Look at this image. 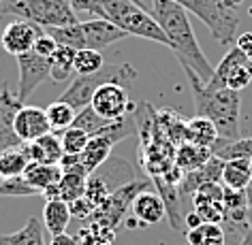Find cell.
Segmentation results:
<instances>
[{"label":"cell","mask_w":252,"mask_h":245,"mask_svg":"<svg viewBox=\"0 0 252 245\" xmlns=\"http://www.w3.org/2000/svg\"><path fill=\"white\" fill-rule=\"evenodd\" d=\"M111 194V190H109V186L105 184V179L100 177L98 173H92L90 177H88V184H86V194L84 196L90 200V203H94V205H103L105 200H107V196Z\"/></svg>","instance_id":"34"},{"label":"cell","mask_w":252,"mask_h":245,"mask_svg":"<svg viewBox=\"0 0 252 245\" xmlns=\"http://www.w3.org/2000/svg\"><path fill=\"white\" fill-rule=\"evenodd\" d=\"M103 4L107 11V20L113 22L128 36H139V39L167 45V36L162 32V28L141 2H135V0H103Z\"/></svg>","instance_id":"4"},{"label":"cell","mask_w":252,"mask_h":245,"mask_svg":"<svg viewBox=\"0 0 252 245\" xmlns=\"http://www.w3.org/2000/svg\"><path fill=\"white\" fill-rule=\"evenodd\" d=\"M184 222H186V228L188 230H194V228H199V226L203 224V219L199 218L197 211H190V213H186V216H184Z\"/></svg>","instance_id":"41"},{"label":"cell","mask_w":252,"mask_h":245,"mask_svg":"<svg viewBox=\"0 0 252 245\" xmlns=\"http://www.w3.org/2000/svg\"><path fill=\"white\" fill-rule=\"evenodd\" d=\"M4 17L32 22L43 30L77 24L68 0H4L0 4V20Z\"/></svg>","instance_id":"3"},{"label":"cell","mask_w":252,"mask_h":245,"mask_svg":"<svg viewBox=\"0 0 252 245\" xmlns=\"http://www.w3.org/2000/svg\"><path fill=\"white\" fill-rule=\"evenodd\" d=\"M36 194L39 192L24 179V175H20V177H7L0 181V196L22 198V196H36Z\"/></svg>","instance_id":"33"},{"label":"cell","mask_w":252,"mask_h":245,"mask_svg":"<svg viewBox=\"0 0 252 245\" xmlns=\"http://www.w3.org/2000/svg\"><path fill=\"white\" fill-rule=\"evenodd\" d=\"M220 184L231 190H246L252 184V162L250 160H229L224 162Z\"/></svg>","instance_id":"23"},{"label":"cell","mask_w":252,"mask_h":245,"mask_svg":"<svg viewBox=\"0 0 252 245\" xmlns=\"http://www.w3.org/2000/svg\"><path fill=\"white\" fill-rule=\"evenodd\" d=\"M235 47L239 49V52H244L246 55H250L252 54V32L239 34V39L235 41Z\"/></svg>","instance_id":"39"},{"label":"cell","mask_w":252,"mask_h":245,"mask_svg":"<svg viewBox=\"0 0 252 245\" xmlns=\"http://www.w3.org/2000/svg\"><path fill=\"white\" fill-rule=\"evenodd\" d=\"M49 245H79V239L77 237H71V235H58V237H52V243Z\"/></svg>","instance_id":"40"},{"label":"cell","mask_w":252,"mask_h":245,"mask_svg":"<svg viewBox=\"0 0 252 245\" xmlns=\"http://www.w3.org/2000/svg\"><path fill=\"white\" fill-rule=\"evenodd\" d=\"M68 4H71V9L75 11V15L84 13V15L107 20V11H105L103 0H68Z\"/></svg>","instance_id":"35"},{"label":"cell","mask_w":252,"mask_h":245,"mask_svg":"<svg viewBox=\"0 0 252 245\" xmlns=\"http://www.w3.org/2000/svg\"><path fill=\"white\" fill-rule=\"evenodd\" d=\"M105 66L103 54L96 49H79L75 52V77H86V75H94Z\"/></svg>","instance_id":"30"},{"label":"cell","mask_w":252,"mask_h":245,"mask_svg":"<svg viewBox=\"0 0 252 245\" xmlns=\"http://www.w3.org/2000/svg\"><path fill=\"white\" fill-rule=\"evenodd\" d=\"M194 98V111L199 117H207L218 128L220 139H239V111L242 96L231 87L203 83L192 71H184Z\"/></svg>","instance_id":"2"},{"label":"cell","mask_w":252,"mask_h":245,"mask_svg":"<svg viewBox=\"0 0 252 245\" xmlns=\"http://www.w3.org/2000/svg\"><path fill=\"white\" fill-rule=\"evenodd\" d=\"M135 2H141V0H135Z\"/></svg>","instance_id":"46"},{"label":"cell","mask_w":252,"mask_h":245,"mask_svg":"<svg viewBox=\"0 0 252 245\" xmlns=\"http://www.w3.org/2000/svg\"><path fill=\"white\" fill-rule=\"evenodd\" d=\"M90 173L86 171V166L77 162V164L62 168V177L56 186H52L49 190L41 194L47 200H64V203H73V200L81 198L86 194V184Z\"/></svg>","instance_id":"12"},{"label":"cell","mask_w":252,"mask_h":245,"mask_svg":"<svg viewBox=\"0 0 252 245\" xmlns=\"http://www.w3.org/2000/svg\"><path fill=\"white\" fill-rule=\"evenodd\" d=\"M218 141V128L214 126V122H210L207 117L194 115L192 119L186 122V143L199 147H210Z\"/></svg>","instance_id":"21"},{"label":"cell","mask_w":252,"mask_h":245,"mask_svg":"<svg viewBox=\"0 0 252 245\" xmlns=\"http://www.w3.org/2000/svg\"><path fill=\"white\" fill-rule=\"evenodd\" d=\"M22 107L24 103L9 90V85L0 87V154L24 145L15 135V115Z\"/></svg>","instance_id":"11"},{"label":"cell","mask_w":252,"mask_h":245,"mask_svg":"<svg viewBox=\"0 0 252 245\" xmlns=\"http://www.w3.org/2000/svg\"><path fill=\"white\" fill-rule=\"evenodd\" d=\"M130 209H133V218H137L141 224H146V226L158 224L160 219L167 216L165 200L160 198L158 192H150V190L141 192L139 196L133 200Z\"/></svg>","instance_id":"17"},{"label":"cell","mask_w":252,"mask_h":245,"mask_svg":"<svg viewBox=\"0 0 252 245\" xmlns=\"http://www.w3.org/2000/svg\"><path fill=\"white\" fill-rule=\"evenodd\" d=\"M250 162H252V160H250Z\"/></svg>","instance_id":"48"},{"label":"cell","mask_w":252,"mask_h":245,"mask_svg":"<svg viewBox=\"0 0 252 245\" xmlns=\"http://www.w3.org/2000/svg\"><path fill=\"white\" fill-rule=\"evenodd\" d=\"M239 245H252V224H250V228L246 230V235L242 237V241H239Z\"/></svg>","instance_id":"44"},{"label":"cell","mask_w":252,"mask_h":245,"mask_svg":"<svg viewBox=\"0 0 252 245\" xmlns=\"http://www.w3.org/2000/svg\"><path fill=\"white\" fill-rule=\"evenodd\" d=\"M49 64H52V79L56 83L75 79V49L58 45L56 54L49 58Z\"/></svg>","instance_id":"25"},{"label":"cell","mask_w":252,"mask_h":245,"mask_svg":"<svg viewBox=\"0 0 252 245\" xmlns=\"http://www.w3.org/2000/svg\"><path fill=\"white\" fill-rule=\"evenodd\" d=\"M45 32L58 43L60 47H71L75 52L86 49V36L81 30V22L71 24V26H62V28H49Z\"/></svg>","instance_id":"28"},{"label":"cell","mask_w":252,"mask_h":245,"mask_svg":"<svg viewBox=\"0 0 252 245\" xmlns=\"http://www.w3.org/2000/svg\"><path fill=\"white\" fill-rule=\"evenodd\" d=\"M111 124L113 122H109V119H105V117H100L98 113L92 109V107H86V109L77 111V117H75L73 126L86 130L90 136H94V135H100L105 128H109Z\"/></svg>","instance_id":"31"},{"label":"cell","mask_w":252,"mask_h":245,"mask_svg":"<svg viewBox=\"0 0 252 245\" xmlns=\"http://www.w3.org/2000/svg\"><path fill=\"white\" fill-rule=\"evenodd\" d=\"M60 177H62L60 164H36V162H30L28 168L24 171V179L39 194H43L52 186H56L60 181Z\"/></svg>","instance_id":"18"},{"label":"cell","mask_w":252,"mask_h":245,"mask_svg":"<svg viewBox=\"0 0 252 245\" xmlns=\"http://www.w3.org/2000/svg\"><path fill=\"white\" fill-rule=\"evenodd\" d=\"M152 15L162 28L167 36V47L175 54L182 68L192 71L203 83H207L214 77V66L201 52L186 11L173 0H152Z\"/></svg>","instance_id":"1"},{"label":"cell","mask_w":252,"mask_h":245,"mask_svg":"<svg viewBox=\"0 0 252 245\" xmlns=\"http://www.w3.org/2000/svg\"><path fill=\"white\" fill-rule=\"evenodd\" d=\"M0 245H47L43 237V222L32 216L17 232L0 235Z\"/></svg>","instance_id":"22"},{"label":"cell","mask_w":252,"mask_h":245,"mask_svg":"<svg viewBox=\"0 0 252 245\" xmlns=\"http://www.w3.org/2000/svg\"><path fill=\"white\" fill-rule=\"evenodd\" d=\"M222 168H224V160L212 156L201 168L184 173V179H182V184L178 186L180 196H184V194H190L192 196V194L205 184H220V179H222Z\"/></svg>","instance_id":"15"},{"label":"cell","mask_w":252,"mask_h":245,"mask_svg":"<svg viewBox=\"0 0 252 245\" xmlns=\"http://www.w3.org/2000/svg\"><path fill=\"white\" fill-rule=\"evenodd\" d=\"M81 30H84L86 36V49H96V52H103L105 47H109L118 41H124L128 36L113 22L103 20V17H92V20L81 22Z\"/></svg>","instance_id":"14"},{"label":"cell","mask_w":252,"mask_h":245,"mask_svg":"<svg viewBox=\"0 0 252 245\" xmlns=\"http://www.w3.org/2000/svg\"><path fill=\"white\" fill-rule=\"evenodd\" d=\"M71 218V209H68V203H64V200H47L45 207H43V224L52 232V237L64 235Z\"/></svg>","instance_id":"20"},{"label":"cell","mask_w":252,"mask_h":245,"mask_svg":"<svg viewBox=\"0 0 252 245\" xmlns=\"http://www.w3.org/2000/svg\"><path fill=\"white\" fill-rule=\"evenodd\" d=\"M250 81H252V71L248 64H244V66L235 68V71L226 77V87H231V90H235V92H242Z\"/></svg>","instance_id":"36"},{"label":"cell","mask_w":252,"mask_h":245,"mask_svg":"<svg viewBox=\"0 0 252 245\" xmlns=\"http://www.w3.org/2000/svg\"><path fill=\"white\" fill-rule=\"evenodd\" d=\"M2 2H4V0H0V4H2Z\"/></svg>","instance_id":"45"},{"label":"cell","mask_w":252,"mask_h":245,"mask_svg":"<svg viewBox=\"0 0 252 245\" xmlns=\"http://www.w3.org/2000/svg\"><path fill=\"white\" fill-rule=\"evenodd\" d=\"M43 32H45V30L32 22L13 20L2 28V32H0V47H2L7 54L17 58V55H22V54L32 52L36 39H39Z\"/></svg>","instance_id":"10"},{"label":"cell","mask_w":252,"mask_h":245,"mask_svg":"<svg viewBox=\"0 0 252 245\" xmlns=\"http://www.w3.org/2000/svg\"><path fill=\"white\" fill-rule=\"evenodd\" d=\"M186 13H192L210 28L212 36L222 45H231L235 41V28L239 24L237 11L222 7L220 0H173Z\"/></svg>","instance_id":"6"},{"label":"cell","mask_w":252,"mask_h":245,"mask_svg":"<svg viewBox=\"0 0 252 245\" xmlns=\"http://www.w3.org/2000/svg\"><path fill=\"white\" fill-rule=\"evenodd\" d=\"M52 133V126H49V119L45 109L41 107H30L24 105L15 115V135L20 136L22 143H32L41 136H45Z\"/></svg>","instance_id":"13"},{"label":"cell","mask_w":252,"mask_h":245,"mask_svg":"<svg viewBox=\"0 0 252 245\" xmlns=\"http://www.w3.org/2000/svg\"><path fill=\"white\" fill-rule=\"evenodd\" d=\"M154 181H148V179H135L130 184H126L122 188H118L116 192H111L107 200L103 205L96 207V211L92 213V222L98 224V226H105V228H116V226L122 222L126 209L133 205V200L139 196L141 192H146L152 188Z\"/></svg>","instance_id":"7"},{"label":"cell","mask_w":252,"mask_h":245,"mask_svg":"<svg viewBox=\"0 0 252 245\" xmlns=\"http://www.w3.org/2000/svg\"><path fill=\"white\" fill-rule=\"evenodd\" d=\"M15 60H17V98L26 105L30 94L45 79L52 77V64H49V58H43V55L34 52L22 54Z\"/></svg>","instance_id":"9"},{"label":"cell","mask_w":252,"mask_h":245,"mask_svg":"<svg viewBox=\"0 0 252 245\" xmlns=\"http://www.w3.org/2000/svg\"><path fill=\"white\" fill-rule=\"evenodd\" d=\"M220 2H222V7L229 9V11H239V7H242L246 0H220Z\"/></svg>","instance_id":"42"},{"label":"cell","mask_w":252,"mask_h":245,"mask_svg":"<svg viewBox=\"0 0 252 245\" xmlns=\"http://www.w3.org/2000/svg\"><path fill=\"white\" fill-rule=\"evenodd\" d=\"M250 13H252V11H250Z\"/></svg>","instance_id":"47"},{"label":"cell","mask_w":252,"mask_h":245,"mask_svg":"<svg viewBox=\"0 0 252 245\" xmlns=\"http://www.w3.org/2000/svg\"><path fill=\"white\" fill-rule=\"evenodd\" d=\"M30 158L26 154V147H15V149H7V152L0 154V177H20L24 171L28 168Z\"/></svg>","instance_id":"26"},{"label":"cell","mask_w":252,"mask_h":245,"mask_svg":"<svg viewBox=\"0 0 252 245\" xmlns=\"http://www.w3.org/2000/svg\"><path fill=\"white\" fill-rule=\"evenodd\" d=\"M60 141H62V149L64 154H73V156H79L81 152L86 149L88 141H90V135L81 128H66L64 133H60Z\"/></svg>","instance_id":"32"},{"label":"cell","mask_w":252,"mask_h":245,"mask_svg":"<svg viewBox=\"0 0 252 245\" xmlns=\"http://www.w3.org/2000/svg\"><path fill=\"white\" fill-rule=\"evenodd\" d=\"M90 107L98 113L100 117L109 119V122H118L126 115L137 111V105L133 103L126 85L122 83H105L100 85L92 96Z\"/></svg>","instance_id":"8"},{"label":"cell","mask_w":252,"mask_h":245,"mask_svg":"<svg viewBox=\"0 0 252 245\" xmlns=\"http://www.w3.org/2000/svg\"><path fill=\"white\" fill-rule=\"evenodd\" d=\"M137 79V68L128 62L122 64H105L98 73L94 75H86V77H75L64 94L60 96V100H64L73 107L75 111H81L86 107H90L94 92L105 83H122V85H130Z\"/></svg>","instance_id":"5"},{"label":"cell","mask_w":252,"mask_h":245,"mask_svg":"<svg viewBox=\"0 0 252 245\" xmlns=\"http://www.w3.org/2000/svg\"><path fill=\"white\" fill-rule=\"evenodd\" d=\"M212 158V149L210 147H199L192 145V143H182V145L175 149V166H180L184 173L197 171L205 164L207 160Z\"/></svg>","instance_id":"24"},{"label":"cell","mask_w":252,"mask_h":245,"mask_svg":"<svg viewBox=\"0 0 252 245\" xmlns=\"http://www.w3.org/2000/svg\"><path fill=\"white\" fill-rule=\"evenodd\" d=\"M124 226H126V228H130V230H133V228H148V226H146V224H141V222H139V219H137V218H130V219H126V222H124Z\"/></svg>","instance_id":"43"},{"label":"cell","mask_w":252,"mask_h":245,"mask_svg":"<svg viewBox=\"0 0 252 245\" xmlns=\"http://www.w3.org/2000/svg\"><path fill=\"white\" fill-rule=\"evenodd\" d=\"M68 209H71V216L73 218H79V219H90L92 213L96 211V205L90 203L86 196H81L77 200H73V203H68Z\"/></svg>","instance_id":"37"},{"label":"cell","mask_w":252,"mask_h":245,"mask_svg":"<svg viewBox=\"0 0 252 245\" xmlns=\"http://www.w3.org/2000/svg\"><path fill=\"white\" fill-rule=\"evenodd\" d=\"M56 49H58V43H56L47 32H43L39 39H36L32 52L39 54V55H43V58H52V55L56 54Z\"/></svg>","instance_id":"38"},{"label":"cell","mask_w":252,"mask_h":245,"mask_svg":"<svg viewBox=\"0 0 252 245\" xmlns=\"http://www.w3.org/2000/svg\"><path fill=\"white\" fill-rule=\"evenodd\" d=\"M24 147H26L30 162H36V164H60L62 156H64L62 141L56 133H49L32 143H24Z\"/></svg>","instance_id":"16"},{"label":"cell","mask_w":252,"mask_h":245,"mask_svg":"<svg viewBox=\"0 0 252 245\" xmlns=\"http://www.w3.org/2000/svg\"><path fill=\"white\" fill-rule=\"evenodd\" d=\"M212 156L229 162V160H252V136L246 139H220L212 145Z\"/></svg>","instance_id":"19"},{"label":"cell","mask_w":252,"mask_h":245,"mask_svg":"<svg viewBox=\"0 0 252 245\" xmlns=\"http://www.w3.org/2000/svg\"><path fill=\"white\" fill-rule=\"evenodd\" d=\"M47 119H49V126H52V133H64L66 128L73 126L75 117H77V111L73 109L68 103L64 100H56L45 109Z\"/></svg>","instance_id":"27"},{"label":"cell","mask_w":252,"mask_h":245,"mask_svg":"<svg viewBox=\"0 0 252 245\" xmlns=\"http://www.w3.org/2000/svg\"><path fill=\"white\" fill-rule=\"evenodd\" d=\"M188 245H224V228L220 224H207L203 222L199 228L186 230Z\"/></svg>","instance_id":"29"}]
</instances>
